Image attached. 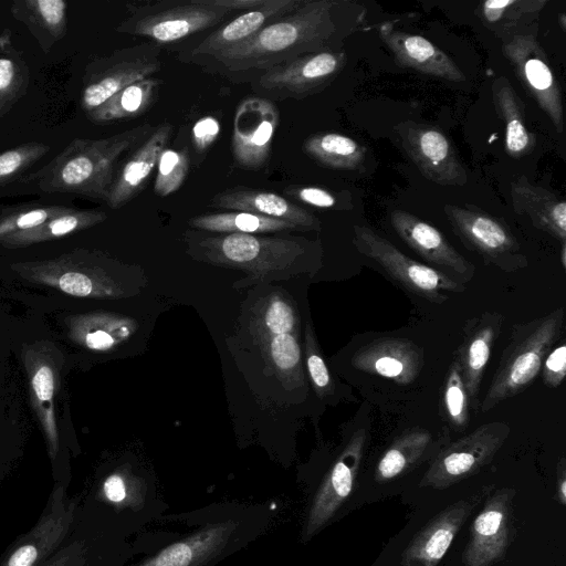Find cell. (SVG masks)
I'll use <instances>...</instances> for the list:
<instances>
[{
	"instance_id": "1",
	"label": "cell",
	"mask_w": 566,
	"mask_h": 566,
	"mask_svg": "<svg viewBox=\"0 0 566 566\" xmlns=\"http://www.w3.org/2000/svg\"><path fill=\"white\" fill-rule=\"evenodd\" d=\"M329 0L304 2L269 23L247 41L226 50L205 65L235 80H254L269 69L305 54L331 50L336 32Z\"/></svg>"
},
{
	"instance_id": "2",
	"label": "cell",
	"mask_w": 566,
	"mask_h": 566,
	"mask_svg": "<svg viewBox=\"0 0 566 566\" xmlns=\"http://www.w3.org/2000/svg\"><path fill=\"white\" fill-rule=\"evenodd\" d=\"M182 239L191 259L245 272V284L286 280L312 270L317 248L301 237L212 234L193 229L185 231Z\"/></svg>"
},
{
	"instance_id": "3",
	"label": "cell",
	"mask_w": 566,
	"mask_h": 566,
	"mask_svg": "<svg viewBox=\"0 0 566 566\" xmlns=\"http://www.w3.org/2000/svg\"><path fill=\"white\" fill-rule=\"evenodd\" d=\"M155 129L149 123L101 139L75 138L51 161L22 178L44 193L106 201L120 156Z\"/></svg>"
},
{
	"instance_id": "4",
	"label": "cell",
	"mask_w": 566,
	"mask_h": 566,
	"mask_svg": "<svg viewBox=\"0 0 566 566\" xmlns=\"http://www.w3.org/2000/svg\"><path fill=\"white\" fill-rule=\"evenodd\" d=\"M564 308L513 327L489 390L479 406L486 412L500 402L523 392L542 369L545 356L558 340Z\"/></svg>"
},
{
	"instance_id": "5",
	"label": "cell",
	"mask_w": 566,
	"mask_h": 566,
	"mask_svg": "<svg viewBox=\"0 0 566 566\" xmlns=\"http://www.w3.org/2000/svg\"><path fill=\"white\" fill-rule=\"evenodd\" d=\"M99 252L76 250L54 259L18 262L11 269L28 282L83 298H122L130 293Z\"/></svg>"
},
{
	"instance_id": "6",
	"label": "cell",
	"mask_w": 566,
	"mask_h": 566,
	"mask_svg": "<svg viewBox=\"0 0 566 566\" xmlns=\"http://www.w3.org/2000/svg\"><path fill=\"white\" fill-rule=\"evenodd\" d=\"M129 17L115 30L154 43L176 42L221 22L230 13L212 0H161L127 4Z\"/></svg>"
},
{
	"instance_id": "7",
	"label": "cell",
	"mask_w": 566,
	"mask_h": 566,
	"mask_svg": "<svg viewBox=\"0 0 566 566\" xmlns=\"http://www.w3.org/2000/svg\"><path fill=\"white\" fill-rule=\"evenodd\" d=\"M161 50L159 44L145 42L92 60L84 70L81 108L86 114L124 87L159 72Z\"/></svg>"
},
{
	"instance_id": "8",
	"label": "cell",
	"mask_w": 566,
	"mask_h": 566,
	"mask_svg": "<svg viewBox=\"0 0 566 566\" xmlns=\"http://www.w3.org/2000/svg\"><path fill=\"white\" fill-rule=\"evenodd\" d=\"M353 243L400 286L431 303L442 304L448 300L442 291L460 293L465 290L444 272L410 259L370 228L355 226Z\"/></svg>"
},
{
	"instance_id": "9",
	"label": "cell",
	"mask_w": 566,
	"mask_h": 566,
	"mask_svg": "<svg viewBox=\"0 0 566 566\" xmlns=\"http://www.w3.org/2000/svg\"><path fill=\"white\" fill-rule=\"evenodd\" d=\"M509 433L510 427L502 421L478 427L438 453L419 486L443 490L470 478L493 459Z\"/></svg>"
},
{
	"instance_id": "10",
	"label": "cell",
	"mask_w": 566,
	"mask_h": 566,
	"mask_svg": "<svg viewBox=\"0 0 566 566\" xmlns=\"http://www.w3.org/2000/svg\"><path fill=\"white\" fill-rule=\"evenodd\" d=\"M345 64V53H310L273 66L252 80L253 90L268 98H304L322 91Z\"/></svg>"
},
{
	"instance_id": "11",
	"label": "cell",
	"mask_w": 566,
	"mask_h": 566,
	"mask_svg": "<svg viewBox=\"0 0 566 566\" xmlns=\"http://www.w3.org/2000/svg\"><path fill=\"white\" fill-rule=\"evenodd\" d=\"M444 213L463 244L486 263L503 271H515L527 264L517 240L503 222L480 210L454 205H446Z\"/></svg>"
},
{
	"instance_id": "12",
	"label": "cell",
	"mask_w": 566,
	"mask_h": 566,
	"mask_svg": "<svg viewBox=\"0 0 566 566\" xmlns=\"http://www.w3.org/2000/svg\"><path fill=\"white\" fill-rule=\"evenodd\" d=\"M75 516V504L66 485L55 482L36 524L20 536L3 556L0 566H41L65 541Z\"/></svg>"
},
{
	"instance_id": "13",
	"label": "cell",
	"mask_w": 566,
	"mask_h": 566,
	"mask_svg": "<svg viewBox=\"0 0 566 566\" xmlns=\"http://www.w3.org/2000/svg\"><path fill=\"white\" fill-rule=\"evenodd\" d=\"M21 358L27 373L32 409L41 426L53 462L59 453L60 437L55 417V395L60 385L62 355L49 340L24 344Z\"/></svg>"
},
{
	"instance_id": "14",
	"label": "cell",
	"mask_w": 566,
	"mask_h": 566,
	"mask_svg": "<svg viewBox=\"0 0 566 566\" xmlns=\"http://www.w3.org/2000/svg\"><path fill=\"white\" fill-rule=\"evenodd\" d=\"M280 125V112L269 98L247 96L233 118L232 155L239 167L261 169L271 156L272 140Z\"/></svg>"
},
{
	"instance_id": "15",
	"label": "cell",
	"mask_w": 566,
	"mask_h": 566,
	"mask_svg": "<svg viewBox=\"0 0 566 566\" xmlns=\"http://www.w3.org/2000/svg\"><path fill=\"white\" fill-rule=\"evenodd\" d=\"M366 430L356 431L325 475L310 506L303 539L324 528L350 495L363 459Z\"/></svg>"
},
{
	"instance_id": "16",
	"label": "cell",
	"mask_w": 566,
	"mask_h": 566,
	"mask_svg": "<svg viewBox=\"0 0 566 566\" xmlns=\"http://www.w3.org/2000/svg\"><path fill=\"white\" fill-rule=\"evenodd\" d=\"M517 76L538 106L547 114L558 133L564 129L560 87L544 50L531 35H517L503 46Z\"/></svg>"
},
{
	"instance_id": "17",
	"label": "cell",
	"mask_w": 566,
	"mask_h": 566,
	"mask_svg": "<svg viewBox=\"0 0 566 566\" xmlns=\"http://www.w3.org/2000/svg\"><path fill=\"white\" fill-rule=\"evenodd\" d=\"M513 497L512 489L502 488L486 500L473 521L462 556L464 566H494L503 558L510 543Z\"/></svg>"
},
{
	"instance_id": "18",
	"label": "cell",
	"mask_w": 566,
	"mask_h": 566,
	"mask_svg": "<svg viewBox=\"0 0 566 566\" xmlns=\"http://www.w3.org/2000/svg\"><path fill=\"white\" fill-rule=\"evenodd\" d=\"M401 144L428 180L441 186H463L467 171L450 139L439 129L406 123L400 130Z\"/></svg>"
},
{
	"instance_id": "19",
	"label": "cell",
	"mask_w": 566,
	"mask_h": 566,
	"mask_svg": "<svg viewBox=\"0 0 566 566\" xmlns=\"http://www.w3.org/2000/svg\"><path fill=\"white\" fill-rule=\"evenodd\" d=\"M303 2L304 0H265L260 7L243 12L209 33L187 52V60L205 64L219 53L247 41Z\"/></svg>"
},
{
	"instance_id": "20",
	"label": "cell",
	"mask_w": 566,
	"mask_h": 566,
	"mask_svg": "<svg viewBox=\"0 0 566 566\" xmlns=\"http://www.w3.org/2000/svg\"><path fill=\"white\" fill-rule=\"evenodd\" d=\"M481 496L482 494L478 493L459 500L441 511L406 547L401 556V565L437 566Z\"/></svg>"
},
{
	"instance_id": "21",
	"label": "cell",
	"mask_w": 566,
	"mask_h": 566,
	"mask_svg": "<svg viewBox=\"0 0 566 566\" xmlns=\"http://www.w3.org/2000/svg\"><path fill=\"white\" fill-rule=\"evenodd\" d=\"M352 364L358 370L409 385L423 367V352L409 339L381 337L361 346Z\"/></svg>"
},
{
	"instance_id": "22",
	"label": "cell",
	"mask_w": 566,
	"mask_h": 566,
	"mask_svg": "<svg viewBox=\"0 0 566 566\" xmlns=\"http://www.w3.org/2000/svg\"><path fill=\"white\" fill-rule=\"evenodd\" d=\"M174 133V125L163 123L140 143L130 156L117 168L106 205L118 209L127 205L145 188L157 168L161 153L167 148Z\"/></svg>"
},
{
	"instance_id": "23",
	"label": "cell",
	"mask_w": 566,
	"mask_h": 566,
	"mask_svg": "<svg viewBox=\"0 0 566 566\" xmlns=\"http://www.w3.org/2000/svg\"><path fill=\"white\" fill-rule=\"evenodd\" d=\"M390 222L397 234L429 263L452 271L467 280L473 275V264L464 259L437 228L399 209L390 213Z\"/></svg>"
},
{
	"instance_id": "24",
	"label": "cell",
	"mask_w": 566,
	"mask_h": 566,
	"mask_svg": "<svg viewBox=\"0 0 566 566\" xmlns=\"http://www.w3.org/2000/svg\"><path fill=\"white\" fill-rule=\"evenodd\" d=\"M503 316L484 313L469 321L464 327L463 342L455 359L463 384L470 398V406L478 412L479 391L484 369L489 363L492 346L501 331Z\"/></svg>"
},
{
	"instance_id": "25",
	"label": "cell",
	"mask_w": 566,
	"mask_h": 566,
	"mask_svg": "<svg viewBox=\"0 0 566 566\" xmlns=\"http://www.w3.org/2000/svg\"><path fill=\"white\" fill-rule=\"evenodd\" d=\"M210 207L244 211L293 223L302 231L319 230V220L306 209L271 191L230 188L214 195Z\"/></svg>"
},
{
	"instance_id": "26",
	"label": "cell",
	"mask_w": 566,
	"mask_h": 566,
	"mask_svg": "<svg viewBox=\"0 0 566 566\" xmlns=\"http://www.w3.org/2000/svg\"><path fill=\"white\" fill-rule=\"evenodd\" d=\"M380 36L392 52L396 63L417 72L453 82H462L465 75L443 51L426 38L382 25Z\"/></svg>"
},
{
	"instance_id": "27",
	"label": "cell",
	"mask_w": 566,
	"mask_h": 566,
	"mask_svg": "<svg viewBox=\"0 0 566 566\" xmlns=\"http://www.w3.org/2000/svg\"><path fill=\"white\" fill-rule=\"evenodd\" d=\"M235 530L234 522L206 525L138 566H208L226 551Z\"/></svg>"
},
{
	"instance_id": "28",
	"label": "cell",
	"mask_w": 566,
	"mask_h": 566,
	"mask_svg": "<svg viewBox=\"0 0 566 566\" xmlns=\"http://www.w3.org/2000/svg\"><path fill=\"white\" fill-rule=\"evenodd\" d=\"M69 338L92 352H108L126 343L137 331L133 317L105 311L75 314L65 318Z\"/></svg>"
},
{
	"instance_id": "29",
	"label": "cell",
	"mask_w": 566,
	"mask_h": 566,
	"mask_svg": "<svg viewBox=\"0 0 566 566\" xmlns=\"http://www.w3.org/2000/svg\"><path fill=\"white\" fill-rule=\"evenodd\" d=\"M512 206L516 213L527 216L532 223L552 237L566 241V202L522 176L511 184Z\"/></svg>"
},
{
	"instance_id": "30",
	"label": "cell",
	"mask_w": 566,
	"mask_h": 566,
	"mask_svg": "<svg viewBox=\"0 0 566 566\" xmlns=\"http://www.w3.org/2000/svg\"><path fill=\"white\" fill-rule=\"evenodd\" d=\"M67 3L63 0H14L12 17L23 23L44 53L66 33Z\"/></svg>"
},
{
	"instance_id": "31",
	"label": "cell",
	"mask_w": 566,
	"mask_h": 566,
	"mask_svg": "<svg viewBox=\"0 0 566 566\" xmlns=\"http://www.w3.org/2000/svg\"><path fill=\"white\" fill-rule=\"evenodd\" d=\"M107 214L99 209H75L53 217L44 223L27 231L0 239V245L8 249L24 248L35 243L56 240L104 222Z\"/></svg>"
},
{
	"instance_id": "32",
	"label": "cell",
	"mask_w": 566,
	"mask_h": 566,
	"mask_svg": "<svg viewBox=\"0 0 566 566\" xmlns=\"http://www.w3.org/2000/svg\"><path fill=\"white\" fill-rule=\"evenodd\" d=\"M161 82L155 77L137 81L86 113L87 119L95 125H108L130 119L146 113L157 101Z\"/></svg>"
},
{
	"instance_id": "33",
	"label": "cell",
	"mask_w": 566,
	"mask_h": 566,
	"mask_svg": "<svg viewBox=\"0 0 566 566\" xmlns=\"http://www.w3.org/2000/svg\"><path fill=\"white\" fill-rule=\"evenodd\" d=\"M495 109L505 124V149L513 158L528 155L535 145L527 129L523 107L516 92L506 77L500 76L492 84Z\"/></svg>"
},
{
	"instance_id": "34",
	"label": "cell",
	"mask_w": 566,
	"mask_h": 566,
	"mask_svg": "<svg viewBox=\"0 0 566 566\" xmlns=\"http://www.w3.org/2000/svg\"><path fill=\"white\" fill-rule=\"evenodd\" d=\"M300 315L285 292L274 290L255 302L249 318V329L255 343L279 334H296Z\"/></svg>"
},
{
	"instance_id": "35",
	"label": "cell",
	"mask_w": 566,
	"mask_h": 566,
	"mask_svg": "<svg viewBox=\"0 0 566 566\" xmlns=\"http://www.w3.org/2000/svg\"><path fill=\"white\" fill-rule=\"evenodd\" d=\"M188 224L193 230L211 233L261 234L300 230L293 223L244 211L199 214L190 218Z\"/></svg>"
},
{
	"instance_id": "36",
	"label": "cell",
	"mask_w": 566,
	"mask_h": 566,
	"mask_svg": "<svg viewBox=\"0 0 566 566\" xmlns=\"http://www.w3.org/2000/svg\"><path fill=\"white\" fill-rule=\"evenodd\" d=\"M430 442L431 434L424 429L413 428L402 432L380 457L375 480L388 482L406 473L422 458Z\"/></svg>"
},
{
	"instance_id": "37",
	"label": "cell",
	"mask_w": 566,
	"mask_h": 566,
	"mask_svg": "<svg viewBox=\"0 0 566 566\" xmlns=\"http://www.w3.org/2000/svg\"><path fill=\"white\" fill-rule=\"evenodd\" d=\"M303 151L331 169L353 170L361 166L366 148L338 133H317L303 143Z\"/></svg>"
},
{
	"instance_id": "38",
	"label": "cell",
	"mask_w": 566,
	"mask_h": 566,
	"mask_svg": "<svg viewBox=\"0 0 566 566\" xmlns=\"http://www.w3.org/2000/svg\"><path fill=\"white\" fill-rule=\"evenodd\" d=\"M266 367L289 389L304 385L301 347L296 334H279L258 342Z\"/></svg>"
},
{
	"instance_id": "39",
	"label": "cell",
	"mask_w": 566,
	"mask_h": 566,
	"mask_svg": "<svg viewBox=\"0 0 566 566\" xmlns=\"http://www.w3.org/2000/svg\"><path fill=\"white\" fill-rule=\"evenodd\" d=\"M30 71L22 54L10 40V31L0 34V118L25 95Z\"/></svg>"
},
{
	"instance_id": "40",
	"label": "cell",
	"mask_w": 566,
	"mask_h": 566,
	"mask_svg": "<svg viewBox=\"0 0 566 566\" xmlns=\"http://www.w3.org/2000/svg\"><path fill=\"white\" fill-rule=\"evenodd\" d=\"M63 205L23 203L0 207V239L35 228L65 212Z\"/></svg>"
},
{
	"instance_id": "41",
	"label": "cell",
	"mask_w": 566,
	"mask_h": 566,
	"mask_svg": "<svg viewBox=\"0 0 566 566\" xmlns=\"http://www.w3.org/2000/svg\"><path fill=\"white\" fill-rule=\"evenodd\" d=\"M442 405L450 426L462 430L470 418V398L457 360L450 365L443 384Z\"/></svg>"
},
{
	"instance_id": "42",
	"label": "cell",
	"mask_w": 566,
	"mask_h": 566,
	"mask_svg": "<svg viewBox=\"0 0 566 566\" xmlns=\"http://www.w3.org/2000/svg\"><path fill=\"white\" fill-rule=\"evenodd\" d=\"M50 151L41 142L23 143L0 154V187L18 179Z\"/></svg>"
},
{
	"instance_id": "43",
	"label": "cell",
	"mask_w": 566,
	"mask_h": 566,
	"mask_svg": "<svg viewBox=\"0 0 566 566\" xmlns=\"http://www.w3.org/2000/svg\"><path fill=\"white\" fill-rule=\"evenodd\" d=\"M188 171L187 151L166 148L158 159L154 191L159 197L174 193L182 186Z\"/></svg>"
},
{
	"instance_id": "44",
	"label": "cell",
	"mask_w": 566,
	"mask_h": 566,
	"mask_svg": "<svg viewBox=\"0 0 566 566\" xmlns=\"http://www.w3.org/2000/svg\"><path fill=\"white\" fill-rule=\"evenodd\" d=\"M304 354L307 374L317 397L323 399L332 395L335 385L321 353L311 322H307L305 327Z\"/></svg>"
},
{
	"instance_id": "45",
	"label": "cell",
	"mask_w": 566,
	"mask_h": 566,
	"mask_svg": "<svg viewBox=\"0 0 566 566\" xmlns=\"http://www.w3.org/2000/svg\"><path fill=\"white\" fill-rule=\"evenodd\" d=\"M99 495L117 507L135 506L140 499L138 479L128 469H117L104 479Z\"/></svg>"
},
{
	"instance_id": "46",
	"label": "cell",
	"mask_w": 566,
	"mask_h": 566,
	"mask_svg": "<svg viewBox=\"0 0 566 566\" xmlns=\"http://www.w3.org/2000/svg\"><path fill=\"white\" fill-rule=\"evenodd\" d=\"M283 193L297 201L318 208H334L338 202L333 192L315 186L290 185L283 189Z\"/></svg>"
},
{
	"instance_id": "47",
	"label": "cell",
	"mask_w": 566,
	"mask_h": 566,
	"mask_svg": "<svg viewBox=\"0 0 566 566\" xmlns=\"http://www.w3.org/2000/svg\"><path fill=\"white\" fill-rule=\"evenodd\" d=\"M541 370L545 386L557 388L562 385L566 375V345L564 342L548 352Z\"/></svg>"
},
{
	"instance_id": "48",
	"label": "cell",
	"mask_w": 566,
	"mask_h": 566,
	"mask_svg": "<svg viewBox=\"0 0 566 566\" xmlns=\"http://www.w3.org/2000/svg\"><path fill=\"white\" fill-rule=\"evenodd\" d=\"M220 126L212 116L200 118L192 128L193 146L197 151L208 149L219 135Z\"/></svg>"
},
{
	"instance_id": "49",
	"label": "cell",
	"mask_w": 566,
	"mask_h": 566,
	"mask_svg": "<svg viewBox=\"0 0 566 566\" xmlns=\"http://www.w3.org/2000/svg\"><path fill=\"white\" fill-rule=\"evenodd\" d=\"M81 553V545L78 543H72L67 546L61 547L41 566H71L80 559Z\"/></svg>"
},
{
	"instance_id": "50",
	"label": "cell",
	"mask_w": 566,
	"mask_h": 566,
	"mask_svg": "<svg viewBox=\"0 0 566 566\" xmlns=\"http://www.w3.org/2000/svg\"><path fill=\"white\" fill-rule=\"evenodd\" d=\"M557 497L562 504L566 503V478L564 471L557 481Z\"/></svg>"
},
{
	"instance_id": "51",
	"label": "cell",
	"mask_w": 566,
	"mask_h": 566,
	"mask_svg": "<svg viewBox=\"0 0 566 566\" xmlns=\"http://www.w3.org/2000/svg\"><path fill=\"white\" fill-rule=\"evenodd\" d=\"M560 262L563 268H566V242L562 243Z\"/></svg>"
},
{
	"instance_id": "52",
	"label": "cell",
	"mask_w": 566,
	"mask_h": 566,
	"mask_svg": "<svg viewBox=\"0 0 566 566\" xmlns=\"http://www.w3.org/2000/svg\"><path fill=\"white\" fill-rule=\"evenodd\" d=\"M558 20L560 21V27H562V29L565 31V27H566V18H565V14H564V13H560V14H559Z\"/></svg>"
},
{
	"instance_id": "53",
	"label": "cell",
	"mask_w": 566,
	"mask_h": 566,
	"mask_svg": "<svg viewBox=\"0 0 566 566\" xmlns=\"http://www.w3.org/2000/svg\"><path fill=\"white\" fill-rule=\"evenodd\" d=\"M71 566H81V565L76 564V562H75V563H74V564H72Z\"/></svg>"
}]
</instances>
